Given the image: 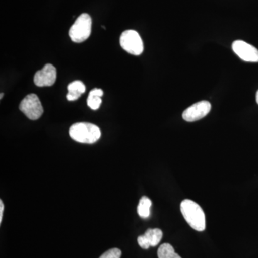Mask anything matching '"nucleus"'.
Masks as SVG:
<instances>
[{"instance_id":"nucleus-12","label":"nucleus","mask_w":258,"mask_h":258,"mask_svg":"<svg viewBox=\"0 0 258 258\" xmlns=\"http://www.w3.org/2000/svg\"><path fill=\"white\" fill-rule=\"evenodd\" d=\"M157 255L159 258H181L176 253L172 245L169 243L161 244L158 249Z\"/></svg>"},{"instance_id":"nucleus-1","label":"nucleus","mask_w":258,"mask_h":258,"mask_svg":"<svg viewBox=\"0 0 258 258\" xmlns=\"http://www.w3.org/2000/svg\"><path fill=\"white\" fill-rule=\"evenodd\" d=\"M181 214L194 230L203 232L206 228V218L203 208L191 200H184L180 205Z\"/></svg>"},{"instance_id":"nucleus-15","label":"nucleus","mask_w":258,"mask_h":258,"mask_svg":"<svg viewBox=\"0 0 258 258\" xmlns=\"http://www.w3.org/2000/svg\"><path fill=\"white\" fill-rule=\"evenodd\" d=\"M90 94L94 95V96L102 97L103 95V91L101 89H98V88H94L91 92Z\"/></svg>"},{"instance_id":"nucleus-6","label":"nucleus","mask_w":258,"mask_h":258,"mask_svg":"<svg viewBox=\"0 0 258 258\" xmlns=\"http://www.w3.org/2000/svg\"><path fill=\"white\" fill-rule=\"evenodd\" d=\"M211 108V103L210 102H198L183 112V119L187 122H195L202 119L210 113Z\"/></svg>"},{"instance_id":"nucleus-4","label":"nucleus","mask_w":258,"mask_h":258,"mask_svg":"<svg viewBox=\"0 0 258 258\" xmlns=\"http://www.w3.org/2000/svg\"><path fill=\"white\" fill-rule=\"evenodd\" d=\"M120 46L133 55H140L144 51V43L138 32L133 30H125L120 37Z\"/></svg>"},{"instance_id":"nucleus-2","label":"nucleus","mask_w":258,"mask_h":258,"mask_svg":"<svg viewBox=\"0 0 258 258\" xmlns=\"http://www.w3.org/2000/svg\"><path fill=\"white\" fill-rule=\"evenodd\" d=\"M70 137L80 143L93 144L101 138V132L97 125L90 123H77L69 129Z\"/></svg>"},{"instance_id":"nucleus-10","label":"nucleus","mask_w":258,"mask_h":258,"mask_svg":"<svg viewBox=\"0 0 258 258\" xmlns=\"http://www.w3.org/2000/svg\"><path fill=\"white\" fill-rule=\"evenodd\" d=\"M68 93L66 98L68 101H74L79 99L83 93L86 92V86L80 81H75L70 83L68 86Z\"/></svg>"},{"instance_id":"nucleus-13","label":"nucleus","mask_w":258,"mask_h":258,"mask_svg":"<svg viewBox=\"0 0 258 258\" xmlns=\"http://www.w3.org/2000/svg\"><path fill=\"white\" fill-rule=\"evenodd\" d=\"M102 103L101 97L94 96V95H88L87 99L88 106L92 110H98L101 106Z\"/></svg>"},{"instance_id":"nucleus-14","label":"nucleus","mask_w":258,"mask_h":258,"mask_svg":"<svg viewBox=\"0 0 258 258\" xmlns=\"http://www.w3.org/2000/svg\"><path fill=\"white\" fill-rule=\"evenodd\" d=\"M121 251L118 248H112L104 252L99 258H120Z\"/></svg>"},{"instance_id":"nucleus-5","label":"nucleus","mask_w":258,"mask_h":258,"mask_svg":"<svg viewBox=\"0 0 258 258\" xmlns=\"http://www.w3.org/2000/svg\"><path fill=\"white\" fill-rule=\"evenodd\" d=\"M20 110L29 119H39L43 113V107L38 97L35 94H30L25 97L20 105Z\"/></svg>"},{"instance_id":"nucleus-17","label":"nucleus","mask_w":258,"mask_h":258,"mask_svg":"<svg viewBox=\"0 0 258 258\" xmlns=\"http://www.w3.org/2000/svg\"><path fill=\"white\" fill-rule=\"evenodd\" d=\"M256 102H257V103L258 104V91L257 93H256Z\"/></svg>"},{"instance_id":"nucleus-18","label":"nucleus","mask_w":258,"mask_h":258,"mask_svg":"<svg viewBox=\"0 0 258 258\" xmlns=\"http://www.w3.org/2000/svg\"><path fill=\"white\" fill-rule=\"evenodd\" d=\"M3 96H4V93H1V97H0V99H3Z\"/></svg>"},{"instance_id":"nucleus-7","label":"nucleus","mask_w":258,"mask_h":258,"mask_svg":"<svg viewBox=\"0 0 258 258\" xmlns=\"http://www.w3.org/2000/svg\"><path fill=\"white\" fill-rule=\"evenodd\" d=\"M232 50L236 55L245 62H258L257 49L247 42L236 40L232 43Z\"/></svg>"},{"instance_id":"nucleus-8","label":"nucleus","mask_w":258,"mask_h":258,"mask_svg":"<svg viewBox=\"0 0 258 258\" xmlns=\"http://www.w3.org/2000/svg\"><path fill=\"white\" fill-rule=\"evenodd\" d=\"M57 71L52 64H46L43 69L37 71L34 77V83L38 87H50L55 84Z\"/></svg>"},{"instance_id":"nucleus-3","label":"nucleus","mask_w":258,"mask_h":258,"mask_svg":"<svg viewBox=\"0 0 258 258\" xmlns=\"http://www.w3.org/2000/svg\"><path fill=\"white\" fill-rule=\"evenodd\" d=\"M92 20L86 13L80 15L69 30L71 40L77 43L86 41L91 35Z\"/></svg>"},{"instance_id":"nucleus-9","label":"nucleus","mask_w":258,"mask_h":258,"mask_svg":"<svg viewBox=\"0 0 258 258\" xmlns=\"http://www.w3.org/2000/svg\"><path fill=\"white\" fill-rule=\"evenodd\" d=\"M162 237L163 232L160 229H148L144 235L138 237L137 242L142 248L147 249L150 247L157 246Z\"/></svg>"},{"instance_id":"nucleus-16","label":"nucleus","mask_w":258,"mask_h":258,"mask_svg":"<svg viewBox=\"0 0 258 258\" xmlns=\"http://www.w3.org/2000/svg\"><path fill=\"white\" fill-rule=\"evenodd\" d=\"M3 212H4V204L3 200H0V223L3 221Z\"/></svg>"},{"instance_id":"nucleus-11","label":"nucleus","mask_w":258,"mask_h":258,"mask_svg":"<svg viewBox=\"0 0 258 258\" xmlns=\"http://www.w3.org/2000/svg\"><path fill=\"white\" fill-rule=\"evenodd\" d=\"M152 203L150 199L147 197L144 196L139 200L138 207H137V212L138 215L142 218H148L150 215V208L152 207Z\"/></svg>"}]
</instances>
